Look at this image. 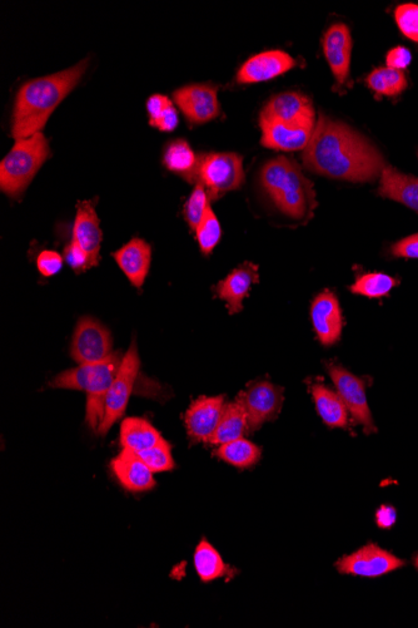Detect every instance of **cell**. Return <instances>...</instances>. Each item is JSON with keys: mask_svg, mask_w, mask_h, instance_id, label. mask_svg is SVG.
<instances>
[{"mask_svg": "<svg viewBox=\"0 0 418 628\" xmlns=\"http://www.w3.org/2000/svg\"><path fill=\"white\" fill-rule=\"evenodd\" d=\"M302 160L318 175L358 184L375 181L386 167L385 158L367 138L323 115L318 118Z\"/></svg>", "mask_w": 418, "mask_h": 628, "instance_id": "obj_1", "label": "cell"}, {"mask_svg": "<svg viewBox=\"0 0 418 628\" xmlns=\"http://www.w3.org/2000/svg\"><path fill=\"white\" fill-rule=\"evenodd\" d=\"M89 59L52 76L24 83L17 93L12 120V136L16 140L41 132L48 118L64 98L73 91L86 73Z\"/></svg>", "mask_w": 418, "mask_h": 628, "instance_id": "obj_2", "label": "cell"}, {"mask_svg": "<svg viewBox=\"0 0 418 628\" xmlns=\"http://www.w3.org/2000/svg\"><path fill=\"white\" fill-rule=\"evenodd\" d=\"M263 190L278 210L291 219L307 220L317 206L313 184L291 158H273L260 173Z\"/></svg>", "mask_w": 418, "mask_h": 628, "instance_id": "obj_3", "label": "cell"}, {"mask_svg": "<svg viewBox=\"0 0 418 628\" xmlns=\"http://www.w3.org/2000/svg\"><path fill=\"white\" fill-rule=\"evenodd\" d=\"M123 358L121 351H116L101 363L82 364L66 370L49 383L51 388L81 390L87 393L86 420L89 428L96 433L102 425L106 413L107 394L117 377Z\"/></svg>", "mask_w": 418, "mask_h": 628, "instance_id": "obj_4", "label": "cell"}, {"mask_svg": "<svg viewBox=\"0 0 418 628\" xmlns=\"http://www.w3.org/2000/svg\"><path fill=\"white\" fill-rule=\"evenodd\" d=\"M48 157L49 145L42 132L17 140L0 163V189L8 196L21 197Z\"/></svg>", "mask_w": 418, "mask_h": 628, "instance_id": "obj_5", "label": "cell"}, {"mask_svg": "<svg viewBox=\"0 0 418 628\" xmlns=\"http://www.w3.org/2000/svg\"><path fill=\"white\" fill-rule=\"evenodd\" d=\"M245 181L243 158L236 153H209L198 158L191 181L208 190L209 199L240 189Z\"/></svg>", "mask_w": 418, "mask_h": 628, "instance_id": "obj_6", "label": "cell"}, {"mask_svg": "<svg viewBox=\"0 0 418 628\" xmlns=\"http://www.w3.org/2000/svg\"><path fill=\"white\" fill-rule=\"evenodd\" d=\"M139 368H141V360H139L136 343L133 341L131 348L124 355L121 368H119L117 377L114 379L112 387L107 394L106 413H104L102 425L98 430V434L102 435V437L126 413L129 399H131L134 385L137 382Z\"/></svg>", "mask_w": 418, "mask_h": 628, "instance_id": "obj_7", "label": "cell"}, {"mask_svg": "<svg viewBox=\"0 0 418 628\" xmlns=\"http://www.w3.org/2000/svg\"><path fill=\"white\" fill-rule=\"evenodd\" d=\"M112 346V335L106 326L88 316L78 321L71 346L74 362L79 365L101 363L112 354Z\"/></svg>", "mask_w": 418, "mask_h": 628, "instance_id": "obj_8", "label": "cell"}, {"mask_svg": "<svg viewBox=\"0 0 418 628\" xmlns=\"http://www.w3.org/2000/svg\"><path fill=\"white\" fill-rule=\"evenodd\" d=\"M327 370L330 373L333 384H335L338 395H340L353 419L362 425L363 432L367 435L376 433L377 428L375 423H373L371 410L367 402L366 382L342 368L341 365L328 364Z\"/></svg>", "mask_w": 418, "mask_h": 628, "instance_id": "obj_9", "label": "cell"}, {"mask_svg": "<svg viewBox=\"0 0 418 628\" xmlns=\"http://www.w3.org/2000/svg\"><path fill=\"white\" fill-rule=\"evenodd\" d=\"M403 566L405 561L373 543H368L350 556L342 557L336 563V568L342 575L367 578L385 576Z\"/></svg>", "mask_w": 418, "mask_h": 628, "instance_id": "obj_10", "label": "cell"}, {"mask_svg": "<svg viewBox=\"0 0 418 628\" xmlns=\"http://www.w3.org/2000/svg\"><path fill=\"white\" fill-rule=\"evenodd\" d=\"M237 398L245 405L248 433H253L281 413L283 389L272 383L257 382L241 392Z\"/></svg>", "mask_w": 418, "mask_h": 628, "instance_id": "obj_11", "label": "cell"}, {"mask_svg": "<svg viewBox=\"0 0 418 628\" xmlns=\"http://www.w3.org/2000/svg\"><path fill=\"white\" fill-rule=\"evenodd\" d=\"M218 87L213 84H192L173 93L179 110L191 125H203L220 116Z\"/></svg>", "mask_w": 418, "mask_h": 628, "instance_id": "obj_12", "label": "cell"}, {"mask_svg": "<svg viewBox=\"0 0 418 628\" xmlns=\"http://www.w3.org/2000/svg\"><path fill=\"white\" fill-rule=\"evenodd\" d=\"M225 407V395L194 400L184 417L189 438L194 442L209 443L221 422Z\"/></svg>", "mask_w": 418, "mask_h": 628, "instance_id": "obj_13", "label": "cell"}, {"mask_svg": "<svg viewBox=\"0 0 418 628\" xmlns=\"http://www.w3.org/2000/svg\"><path fill=\"white\" fill-rule=\"evenodd\" d=\"M261 118L288 125L315 127L316 113L310 98L301 93L286 92L272 97L261 112Z\"/></svg>", "mask_w": 418, "mask_h": 628, "instance_id": "obj_14", "label": "cell"}, {"mask_svg": "<svg viewBox=\"0 0 418 628\" xmlns=\"http://www.w3.org/2000/svg\"><path fill=\"white\" fill-rule=\"evenodd\" d=\"M311 319L317 339L325 346H332L341 339L343 320L340 303L331 291H323L311 306Z\"/></svg>", "mask_w": 418, "mask_h": 628, "instance_id": "obj_15", "label": "cell"}, {"mask_svg": "<svg viewBox=\"0 0 418 628\" xmlns=\"http://www.w3.org/2000/svg\"><path fill=\"white\" fill-rule=\"evenodd\" d=\"M297 66L295 58L282 51H267L251 57L237 73V82L252 84L271 81Z\"/></svg>", "mask_w": 418, "mask_h": 628, "instance_id": "obj_16", "label": "cell"}, {"mask_svg": "<svg viewBox=\"0 0 418 628\" xmlns=\"http://www.w3.org/2000/svg\"><path fill=\"white\" fill-rule=\"evenodd\" d=\"M323 53L330 64L338 86H345L350 78L352 38L343 23L333 24L323 36Z\"/></svg>", "mask_w": 418, "mask_h": 628, "instance_id": "obj_17", "label": "cell"}, {"mask_svg": "<svg viewBox=\"0 0 418 628\" xmlns=\"http://www.w3.org/2000/svg\"><path fill=\"white\" fill-rule=\"evenodd\" d=\"M111 469L119 483L128 492H147L156 487L154 473L132 449L123 448V451L112 459Z\"/></svg>", "mask_w": 418, "mask_h": 628, "instance_id": "obj_18", "label": "cell"}, {"mask_svg": "<svg viewBox=\"0 0 418 628\" xmlns=\"http://www.w3.org/2000/svg\"><path fill=\"white\" fill-rule=\"evenodd\" d=\"M262 145L278 151L305 150L315 127L288 125L260 117Z\"/></svg>", "mask_w": 418, "mask_h": 628, "instance_id": "obj_19", "label": "cell"}, {"mask_svg": "<svg viewBox=\"0 0 418 628\" xmlns=\"http://www.w3.org/2000/svg\"><path fill=\"white\" fill-rule=\"evenodd\" d=\"M260 281L258 275V266L246 262L216 286V294L218 298L225 300L227 309L231 315L240 313L243 309V300L250 294L252 285Z\"/></svg>", "mask_w": 418, "mask_h": 628, "instance_id": "obj_20", "label": "cell"}, {"mask_svg": "<svg viewBox=\"0 0 418 628\" xmlns=\"http://www.w3.org/2000/svg\"><path fill=\"white\" fill-rule=\"evenodd\" d=\"M114 260L133 286L141 289L151 267V246L142 239H133L113 254Z\"/></svg>", "mask_w": 418, "mask_h": 628, "instance_id": "obj_21", "label": "cell"}, {"mask_svg": "<svg viewBox=\"0 0 418 628\" xmlns=\"http://www.w3.org/2000/svg\"><path fill=\"white\" fill-rule=\"evenodd\" d=\"M72 239L76 240L88 252L94 266H97L99 264V252H101L103 234L92 201L79 202L77 205V216L76 220H74Z\"/></svg>", "mask_w": 418, "mask_h": 628, "instance_id": "obj_22", "label": "cell"}, {"mask_svg": "<svg viewBox=\"0 0 418 628\" xmlns=\"http://www.w3.org/2000/svg\"><path fill=\"white\" fill-rule=\"evenodd\" d=\"M377 194L405 205L418 214V178L386 165L380 176Z\"/></svg>", "mask_w": 418, "mask_h": 628, "instance_id": "obj_23", "label": "cell"}, {"mask_svg": "<svg viewBox=\"0 0 418 628\" xmlns=\"http://www.w3.org/2000/svg\"><path fill=\"white\" fill-rule=\"evenodd\" d=\"M311 392L323 423L331 428H347L348 410L340 395L322 383L313 384Z\"/></svg>", "mask_w": 418, "mask_h": 628, "instance_id": "obj_24", "label": "cell"}, {"mask_svg": "<svg viewBox=\"0 0 418 628\" xmlns=\"http://www.w3.org/2000/svg\"><path fill=\"white\" fill-rule=\"evenodd\" d=\"M163 439L161 433L147 419L131 417L121 425V444L123 448L139 453L154 447Z\"/></svg>", "mask_w": 418, "mask_h": 628, "instance_id": "obj_25", "label": "cell"}, {"mask_svg": "<svg viewBox=\"0 0 418 628\" xmlns=\"http://www.w3.org/2000/svg\"><path fill=\"white\" fill-rule=\"evenodd\" d=\"M248 432V418L245 405L240 399L226 404L225 410L216 433L213 434L209 444L222 445L232 440L243 438Z\"/></svg>", "mask_w": 418, "mask_h": 628, "instance_id": "obj_26", "label": "cell"}, {"mask_svg": "<svg viewBox=\"0 0 418 628\" xmlns=\"http://www.w3.org/2000/svg\"><path fill=\"white\" fill-rule=\"evenodd\" d=\"M194 568L203 582H212L218 578H231L237 571L226 565L220 553L206 540L199 542L193 556Z\"/></svg>", "mask_w": 418, "mask_h": 628, "instance_id": "obj_27", "label": "cell"}, {"mask_svg": "<svg viewBox=\"0 0 418 628\" xmlns=\"http://www.w3.org/2000/svg\"><path fill=\"white\" fill-rule=\"evenodd\" d=\"M366 86L377 98L400 96L408 87L406 73L397 69L381 67L373 69L366 78Z\"/></svg>", "mask_w": 418, "mask_h": 628, "instance_id": "obj_28", "label": "cell"}, {"mask_svg": "<svg viewBox=\"0 0 418 628\" xmlns=\"http://www.w3.org/2000/svg\"><path fill=\"white\" fill-rule=\"evenodd\" d=\"M163 163L167 170L178 173V175L191 181L194 172H196L198 157L186 141L176 140L167 146Z\"/></svg>", "mask_w": 418, "mask_h": 628, "instance_id": "obj_29", "label": "cell"}, {"mask_svg": "<svg viewBox=\"0 0 418 628\" xmlns=\"http://www.w3.org/2000/svg\"><path fill=\"white\" fill-rule=\"evenodd\" d=\"M261 449L245 438L220 445L216 456L237 468H251L261 459Z\"/></svg>", "mask_w": 418, "mask_h": 628, "instance_id": "obj_30", "label": "cell"}, {"mask_svg": "<svg viewBox=\"0 0 418 628\" xmlns=\"http://www.w3.org/2000/svg\"><path fill=\"white\" fill-rule=\"evenodd\" d=\"M400 285V280L383 273H368L357 278L355 284L350 288L351 293L366 296L368 299L385 298L396 286Z\"/></svg>", "mask_w": 418, "mask_h": 628, "instance_id": "obj_31", "label": "cell"}, {"mask_svg": "<svg viewBox=\"0 0 418 628\" xmlns=\"http://www.w3.org/2000/svg\"><path fill=\"white\" fill-rule=\"evenodd\" d=\"M196 236L199 249L206 256L211 255L218 242L221 241V224L211 206L208 207L206 216L203 217L201 224L197 227Z\"/></svg>", "mask_w": 418, "mask_h": 628, "instance_id": "obj_32", "label": "cell"}, {"mask_svg": "<svg viewBox=\"0 0 418 628\" xmlns=\"http://www.w3.org/2000/svg\"><path fill=\"white\" fill-rule=\"evenodd\" d=\"M138 454L153 473L169 472L176 467L172 457L171 444L164 438L154 447Z\"/></svg>", "mask_w": 418, "mask_h": 628, "instance_id": "obj_33", "label": "cell"}, {"mask_svg": "<svg viewBox=\"0 0 418 628\" xmlns=\"http://www.w3.org/2000/svg\"><path fill=\"white\" fill-rule=\"evenodd\" d=\"M209 207V195L206 187L197 184L192 191L191 196L184 205V219L192 230L196 231L201 224L203 217L206 216Z\"/></svg>", "mask_w": 418, "mask_h": 628, "instance_id": "obj_34", "label": "cell"}, {"mask_svg": "<svg viewBox=\"0 0 418 628\" xmlns=\"http://www.w3.org/2000/svg\"><path fill=\"white\" fill-rule=\"evenodd\" d=\"M395 21L403 36L418 43V4L406 3L398 6Z\"/></svg>", "mask_w": 418, "mask_h": 628, "instance_id": "obj_35", "label": "cell"}, {"mask_svg": "<svg viewBox=\"0 0 418 628\" xmlns=\"http://www.w3.org/2000/svg\"><path fill=\"white\" fill-rule=\"evenodd\" d=\"M64 260L68 262V265L72 267L77 274L83 273L94 266L91 256L83 249L81 245L74 239L69 242L64 250Z\"/></svg>", "mask_w": 418, "mask_h": 628, "instance_id": "obj_36", "label": "cell"}, {"mask_svg": "<svg viewBox=\"0 0 418 628\" xmlns=\"http://www.w3.org/2000/svg\"><path fill=\"white\" fill-rule=\"evenodd\" d=\"M63 257L52 250L42 251L37 257V269L46 278L57 275L63 267Z\"/></svg>", "mask_w": 418, "mask_h": 628, "instance_id": "obj_37", "label": "cell"}, {"mask_svg": "<svg viewBox=\"0 0 418 628\" xmlns=\"http://www.w3.org/2000/svg\"><path fill=\"white\" fill-rule=\"evenodd\" d=\"M391 254L403 259H418V234L405 237L393 244Z\"/></svg>", "mask_w": 418, "mask_h": 628, "instance_id": "obj_38", "label": "cell"}, {"mask_svg": "<svg viewBox=\"0 0 418 628\" xmlns=\"http://www.w3.org/2000/svg\"><path fill=\"white\" fill-rule=\"evenodd\" d=\"M412 62V54L405 47L392 48L386 56V64L388 68L397 69V71H403Z\"/></svg>", "mask_w": 418, "mask_h": 628, "instance_id": "obj_39", "label": "cell"}, {"mask_svg": "<svg viewBox=\"0 0 418 628\" xmlns=\"http://www.w3.org/2000/svg\"><path fill=\"white\" fill-rule=\"evenodd\" d=\"M172 102L168 97L163 95H153L149 97L147 101V111L149 115V122L156 121L157 118L161 117L164 112L168 110L169 107H172Z\"/></svg>", "mask_w": 418, "mask_h": 628, "instance_id": "obj_40", "label": "cell"}, {"mask_svg": "<svg viewBox=\"0 0 418 628\" xmlns=\"http://www.w3.org/2000/svg\"><path fill=\"white\" fill-rule=\"evenodd\" d=\"M179 118L178 112L174 106L169 107L166 112L156 121L149 122L151 126L158 128L159 131L172 132L176 130L178 126Z\"/></svg>", "mask_w": 418, "mask_h": 628, "instance_id": "obj_41", "label": "cell"}, {"mask_svg": "<svg viewBox=\"0 0 418 628\" xmlns=\"http://www.w3.org/2000/svg\"><path fill=\"white\" fill-rule=\"evenodd\" d=\"M397 521V512L396 509L391 506H382L376 512V523L377 526L382 529L392 528L393 524Z\"/></svg>", "mask_w": 418, "mask_h": 628, "instance_id": "obj_42", "label": "cell"}, {"mask_svg": "<svg viewBox=\"0 0 418 628\" xmlns=\"http://www.w3.org/2000/svg\"><path fill=\"white\" fill-rule=\"evenodd\" d=\"M415 566H416V568H417V570H418V555H417V556H416V558H415Z\"/></svg>", "mask_w": 418, "mask_h": 628, "instance_id": "obj_43", "label": "cell"}]
</instances>
